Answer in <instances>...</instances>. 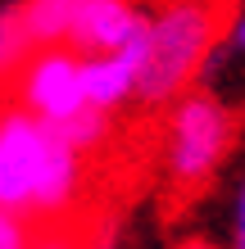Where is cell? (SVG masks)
Here are the masks:
<instances>
[{"label":"cell","mask_w":245,"mask_h":249,"mask_svg":"<svg viewBox=\"0 0 245 249\" xmlns=\"http://www.w3.org/2000/svg\"><path fill=\"white\" fill-rule=\"evenodd\" d=\"M82 195V154L19 100L0 109V209L59 222Z\"/></svg>","instance_id":"cell-1"},{"label":"cell","mask_w":245,"mask_h":249,"mask_svg":"<svg viewBox=\"0 0 245 249\" xmlns=\"http://www.w3.org/2000/svg\"><path fill=\"white\" fill-rule=\"evenodd\" d=\"M223 32V0H154L146 54L136 64V100L172 105L205 68Z\"/></svg>","instance_id":"cell-2"},{"label":"cell","mask_w":245,"mask_h":249,"mask_svg":"<svg viewBox=\"0 0 245 249\" xmlns=\"http://www.w3.org/2000/svg\"><path fill=\"white\" fill-rule=\"evenodd\" d=\"M232 113L223 100H213L209 91H182L168 109V177L172 186L195 190L205 186L218 163L232 150Z\"/></svg>","instance_id":"cell-3"},{"label":"cell","mask_w":245,"mask_h":249,"mask_svg":"<svg viewBox=\"0 0 245 249\" xmlns=\"http://www.w3.org/2000/svg\"><path fill=\"white\" fill-rule=\"evenodd\" d=\"M14 100L46 123L73 118L77 109H86L82 54L64 50V46H37L27 54V64L14 72Z\"/></svg>","instance_id":"cell-4"},{"label":"cell","mask_w":245,"mask_h":249,"mask_svg":"<svg viewBox=\"0 0 245 249\" xmlns=\"http://www.w3.org/2000/svg\"><path fill=\"white\" fill-rule=\"evenodd\" d=\"M150 9H141V0H86L77 9L68 41L82 54H109V50H127L132 41L146 32Z\"/></svg>","instance_id":"cell-5"},{"label":"cell","mask_w":245,"mask_h":249,"mask_svg":"<svg viewBox=\"0 0 245 249\" xmlns=\"http://www.w3.org/2000/svg\"><path fill=\"white\" fill-rule=\"evenodd\" d=\"M82 91L91 109H123L127 100H136V59L127 50L109 54H82Z\"/></svg>","instance_id":"cell-6"},{"label":"cell","mask_w":245,"mask_h":249,"mask_svg":"<svg viewBox=\"0 0 245 249\" xmlns=\"http://www.w3.org/2000/svg\"><path fill=\"white\" fill-rule=\"evenodd\" d=\"M82 5L86 0H23V23L37 46H64Z\"/></svg>","instance_id":"cell-7"},{"label":"cell","mask_w":245,"mask_h":249,"mask_svg":"<svg viewBox=\"0 0 245 249\" xmlns=\"http://www.w3.org/2000/svg\"><path fill=\"white\" fill-rule=\"evenodd\" d=\"M37 50L32 32L23 23V0L0 9V82H14V72L27 64V54Z\"/></svg>","instance_id":"cell-8"},{"label":"cell","mask_w":245,"mask_h":249,"mask_svg":"<svg viewBox=\"0 0 245 249\" xmlns=\"http://www.w3.org/2000/svg\"><path fill=\"white\" fill-rule=\"evenodd\" d=\"M59 127V136L73 145L77 154H91V150H100L105 145V136H109V113L105 109H77L73 118H64V123H55Z\"/></svg>","instance_id":"cell-9"},{"label":"cell","mask_w":245,"mask_h":249,"mask_svg":"<svg viewBox=\"0 0 245 249\" xmlns=\"http://www.w3.org/2000/svg\"><path fill=\"white\" fill-rule=\"evenodd\" d=\"M27 249H91V245H86V236H82L77 227H59V222H50L46 231H32Z\"/></svg>","instance_id":"cell-10"},{"label":"cell","mask_w":245,"mask_h":249,"mask_svg":"<svg viewBox=\"0 0 245 249\" xmlns=\"http://www.w3.org/2000/svg\"><path fill=\"white\" fill-rule=\"evenodd\" d=\"M32 240V227H27V217L0 209V249H27Z\"/></svg>","instance_id":"cell-11"},{"label":"cell","mask_w":245,"mask_h":249,"mask_svg":"<svg viewBox=\"0 0 245 249\" xmlns=\"http://www.w3.org/2000/svg\"><path fill=\"white\" fill-rule=\"evenodd\" d=\"M232 249H245V186L236 195V217H232Z\"/></svg>","instance_id":"cell-12"},{"label":"cell","mask_w":245,"mask_h":249,"mask_svg":"<svg viewBox=\"0 0 245 249\" xmlns=\"http://www.w3.org/2000/svg\"><path fill=\"white\" fill-rule=\"evenodd\" d=\"M177 249H218V245H213V240H200V236H191V240H182Z\"/></svg>","instance_id":"cell-13"},{"label":"cell","mask_w":245,"mask_h":249,"mask_svg":"<svg viewBox=\"0 0 245 249\" xmlns=\"http://www.w3.org/2000/svg\"><path fill=\"white\" fill-rule=\"evenodd\" d=\"M232 36H236V46L245 50V18H236V27H232Z\"/></svg>","instance_id":"cell-14"}]
</instances>
